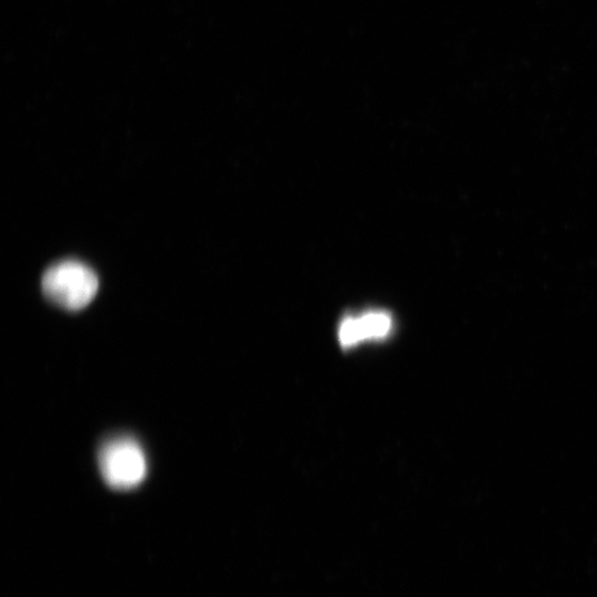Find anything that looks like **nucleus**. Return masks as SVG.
I'll return each instance as SVG.
<instances>
[{
    "instance_id": "7ed1b4c3",
    "label": "nucleus",
    "mask_w": 597,
    "mask_h": 597,
    "mask_svg": "<svg viewBox=\"0 0 597 597\" xmlns=\"http://www.w3.org/2000/svg\"><path fill=\"white\" fill-rule=\"evenodd\" d=\"M391 328L390 314L386 311L373 310L344 317L338 325L337 336L339 344L348 348L362 342L385 338Z\"/></svg>"
},
{
    "instance_id": "f03ea898",
    "label": "nucleus",
    "mask_w": 597,
    "mask_h": 597,
    "mask_svg": "<svg viewBox=\"0 0 597 597\" xmlns=\"http://www.w3.org/2000/svg\"><path fill=\"white\" fill-rule=\"evenodd\" d=\"M98 467L104 481L115 490L138 486L147 474V461L140 444L127 436L108 439L98 451Z\"/></svg>"
},
{
    "instance_id": "f257e3e1",
    "label": "nucleus",
    "mask_w": 597,
    "mask_h": 597,
    "mask_svg": "<svg viewBox=\"0 0 597 597\" xmlns=\"http://www.w3.org/2000/svg\"><path fill=\"white\" fill-rule=\"evenodd\" d=\"M42 290L56 305L77 311L85 307L96 295L98 279L87 265L67 260L53 264L44 272Z\"/></svg>"
}]
</instances>
